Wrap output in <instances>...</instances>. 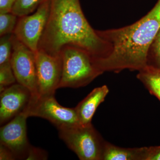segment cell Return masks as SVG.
Wrapping results in <instances>:
<instances>
[{
  "mask_svg": "<svg viewBox=\"0 0 160 160\" xmlns=\"http://www.w3.org/2000/svg\"><path fill=\"white\" fill-rule=\"evenodd\" d=\"M68 46L85 50L92 60L105 57L109 51L107 43L86 20L79 0H50L49 18L38 50L61 56Z\"/></svg>",
  "mask_w": 160,
  "mask_h": 160,
  "instance_id": "obj_1",
  "label": "cell"
},
{
  "mask_svg": "<svg viewBox=\"0 0 160 160\" xmlns=\"http://www.w3.org/2000/svg\"><path fill=\"white\" fill-rule=\"evenodd\" d=\"M160 29V0L146 16L130 25L118 29L98 31L108 44L105 57L92 61L96 68L119 72L125 69L140 71L147 66L149 47Z\"/></svg>",
  "mask_w": 160,
  "mask_h": 160,
  "instance_id": "obj_2",
  "label": "cell"
},
{
  "mask_svg": "<svg viewBox=\"0 0 160 160\" xmlns=\"http://www.w3.org/2000/svg\"><path fill=\"white\" fill-rule=\"evenodd\" d=\"M61 55L62 71L59 88L87 86L102 73L94 66L90 55L80 48L66 46L61 51Z\"/></svg>",
  "mask_w": 160,
  "mask_h": 160,
  "instance_id": "obj_3",
  "label": "cell"
},
{
  "mask_svg": "<svg viewBox=\"0 0 160 160\" xmlns=\"http://www.w3.org/2000/svg\"><path fill=\"white\" fill-rule=\"evenodd\" d=\"M59 136L81 160H102L105 141L92 124L58 130Z\"/></svg>",
  "mask_w": 160,
  "mask_h": 160,
  "instance_id": "obj_4",
  "label": "cell"
},
{
  "mask_svg": "<svg viewBox=\"0 0 160 160\" xmlns=\"http://www.w3.org/2000/svg\"><path fill=\"white\" fill-rule=\"evenodd\" d=\"M26 109L29 117H36L48 120L58 130L80 125L75 108L60 105L54 95L32 98Z\"/></svg>",
  "mask_w": 160,
  "mask_h": 160,
  "instance_id": "obj_5",
  "label": "cell"
},
{
  "mask_svg": "<svg viewBox=\"0 0 160 160\" xmlns=\"http://www.w3.org/2000/svg\"><path fill=\"white\" fill-rule=\"evenodd\" d=\"M11 64L17 83L29 89L32 98L39 97L35 52L20 42L13 34Z\"/></svg>",
  "mask_w": 160,
  "mask_h": 160,
  "instance_id": "obj_6",
  "label": "cell"
},
{
  "mask_svg": "<svg viewBox=\"0 0 160 160\" xmlns=\"http://www.w3.org/2000/svg\"><path fill=\"white\" fill-rule=\"evenodd\" d=\"M50 0H44L30 15L18 18L13 34L20 42L36 52L48 21Z\"/></svg>",
  "mask_w": 160,
  "mask_h": 160,
  "instance_id": "obj_7",
  "label": "cell"
},
{
  "mask_svg": "<svg viewBox=\"0 0 160 160\" xmlns=\"http://www.w3.org/2000/svg\"><path fill=\"white\" fill-rule=\"evenodd\" d=\"M35 59L39 96L54 95L62 78L61 55L54 56L38 50L35 52Z\"/></svg>",
  "mask_w": 160,
  "mask_h": 160,
  "instance_id": "obj_8",
  "label": "cell"
},
{
  "mask_svg": "<svg viewBox=\"0 0 160 160\" xmlns=\"http://www.w3.org/2000/svg\"><path fill=\"white\" fill-rule=\"evenodd\" d=\"M26 109L15 117L0 129V142L10 149L17 158L25 159L31 145L27 138Z\"/></svg>",
  "mask_w": 160,
  "mask_h": 160,
  "instance_id": "obj_9",
  "label": "cell"
},
{
  "mask_svg": "<svg viewBox=\"0 0 160 160\" xmlns=\"http://www.w3.org/2000/svg\"><path fill=\"white\" fill-rule=\"evenodd\" d=\"M32 98L25 86L15 83L7 87L0 95V123L9 122L26 109Z\"/></svg>",
  "mask_w": 160,
  "mask_h": 160,
  "instance_id": "obj_10",
  "label": "cell"
},
{
  "mask_svg": "<svg viewBox=\"0 0 160 160\" xmlns=\"http://www.w3.org/2000/svg\"><path fill=\"white\" fill-rule=\"evenodd\" d=\"M109 92L106 85L95 88L75 107L80 125L92 124V117L98 107L104 102Z\"/></svg>",
  "mask_w": 160,
  "mask_h": 160,
  "instance_id": "obj_11",
  "label": "cell"
},
{
  "mask_svg": "<svg viewBox=\"0 0 160 160\" xmlns=\"http://www.w3.org/2000/svg\"><path fill=\"white\" fill-rule=\"evenodd\" d=\"M147 147L123 148L106 141L102 160H146Z\"/></svg>",
  "mask_w": 160,
  "mask_h": 160,
  "instance_id": "obj_12",
  "label": "cell"
},
{
  "mask_svg": "<svg viewBox=\"0 0 160 160\" xmlns=\"http://www.w3.org/2000/svg\"><path fill=\"white\" fill-rule=\"evenodd\" d=\"M138 72V78L160 102V70L147 66Z\"/></svg>",
  "mask_w": 160,
  "mask_h": 160,
  "instance_id": "obj_13",
  "label": "cell"
},
{
  "mask_svg": "<svg viewBox=\"0 0 160 160\" xmlns=\"http://www.w3.org/2000/svg\"><path fill=\"white\" fill-rule=\"evenodd\" d=\"M44 0H16L12 13L22 17L28 15L37 9Z\"/></svg>",
  "mask_w": 160,
  "mask_h": 160,
  "instance_id": "obj_14",
  "label": "cell"
},
{
  "mask_svg": "<svg viewBox=\"0 0 160 160\" xmlns=\"http://www.w3.org/2000/svg\"><path fill=\"white\" fill-rule=\"evenodd\" d=\"M147 66L160 70V29L149 47Z\"/></svg>",
  "mask_w": 160,
  "mask_h": 160,
  "instance_id": "obj_15",
  "label": "cell"
},
{
  "mask_svg": "<svg viewBox=\"0 0 160 160\" xmlns=\"http://www.w3.org/2000/svg\"><path fill=\"white\" fill-rule=\"evenodd\" d=\"M12 34L6 35L1 37L0 66L11 64Z\"/></svg>",
  "mask_w": 160,
  "mask_h": 160,
  "instance_id": "obj_16",
  "label": "cell"
},
{
  "mask_svg": "<svg viewBox=\"0 0 160 160\" xmlns=\"http://www.w3.org/2000/svg\"><path fill=\"white\" fill-rule=\"evenodd\" d=\"M18 18L12 12L0 14V36L12 34Z\"/></svg>",
  "mask_w": 160,
  "mask_h": 160,
  "instance_id": "obj_17",
  "label": "cell"
},
{
  "mask_svg": "<svg viewBox=\"0 0 160 160\" xmlns=\"http://www.w3.org/2000/svg\"><path fill=\"white\" fill-rule=\"evenodd\" d=\"M16 82L11 64L0 66V92Z\"/></svg>",
  "mask_w": 160,
  "mask_h": 160,
  "instance_id": "obj_18",
  "label": "cell"
},
{
  "mask_svg": "<svg viewBox=\"0 0 160 160\" xmlns=\"http://www.w3.org/2000/svg\"><path fill=\"white\" fill-rule=\"evenodd\" d=\"M48 154L45 150L40 148L30 146L29 147L26 160H47Z\"/></svg>",
  "mask_w": 160,
  "mask_h": 160,
  "instance_id": "obj_19",
  "label": "cell"
},
{
  "mask_svg": "<svg viewBox=\"0 0 160 160\" xmlns=\"http://www.w3.org/2000/svg\"><path fill=\"white\" fill-rule=\"evenodd\" d=\"M146 160H160V146L147 147Z\"/></svg>",
  "mask_w": 160,
  "mask_h": 160,
  "instance_id": "obj_20",
  "label": "cell"
},
{
  "mask_svg": "<svg viewBox=\"0 0 160 160\" xmlns=\"http://www.w3.org/2000/svg\"><path fill=\"white\" fill-rule=\"evenodd\" d=\"M16 159L13 152L6 146L0 144V160H13Z\"/></svg>",
  "mask_w": 160,
  "mask_h": 160,
  "instance_id": "obj_21",
  "label": "cell"
},
{
  "mask_svg": "<svg viewBox=\"0 0 160 160\" xmlns=\"http://www.w3.org/2000/svg\"><path fill=\"white\" fill-rule=\"evenodd\" d=\"M16 0H0V14L11 12Z\"/></svg>",
  "mask_w": 160,
  "mask_h": 160,
  "instance_id": "obj_22",
  "label": "cell"
}]
</instances>
